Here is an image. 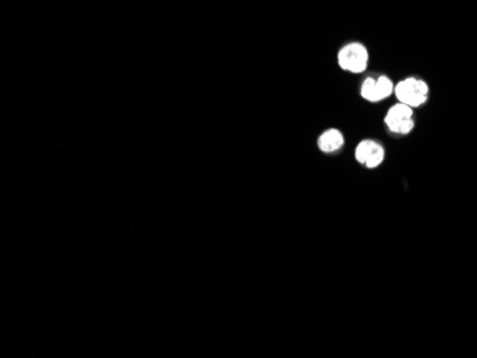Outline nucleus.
<instances>
[{
    "instance_id": "nucleus-2",
    "label": "nucleus",
    "mask_w": 477,
    "mask_h": 358,
    "mask_svg": "<svg viewBox=\"0 0 477 358\" xmlns=\"http://www.w3.org/2000/svg\"><path fill=\"white\" fill-rule=\"evenodd\" d=\"M338 64L353 73H360L367 66V50L360 43H352L338 53Z\"/></svg>"
},
{
    "instance_id": "nucleus-1",
    "label": "nucleus",
    "mask_w": 477,
    "mask_h": 358,
    "mask_svg": "<svg viewBox=\"0 0 477 358\" xmlns=\"http://www.w3.org/2000/svg\"><path fill=\"white\" fill-rule=\"evenodd\" d=\"M394 93L397 96V100L403 105H407L411 107H419L420 105H423L428 100V95H429V88L423 80L419 79H406L403 82H400L396 89Z\"/></svg>"
},
{
    "instance_id": "nucleus-5",
    "label": "nucleus",
    "mask_w": 477,
    "mask_h": 358,
    "mask_svg": "<svg viewBox=\"0 0 477 358\" xmlns=\"http://www.w3.org/2000/svg\"><path fill=\"white\" fill-rule=\"evenodd\" d=\"M342 146H343V136L338 130H334V129L327 130L319 138V148L326 153L334 152Z\"/></svg>"
},
{
    "instance_id": "nucleus-7",
    "label": "nucleus",
    "mask_w": 477,
    "mask_h": 358,
    "mask_svg": "<svg viewBox=\"0 0 477 358\" xmlns=\"http://www.w3.org/2000/svg\"><path fill=\"white\" fill-rule=\"evenodd\" d=\"M383 159H384L383 148L379 146V145H376V148L373 149L372 155L369 156V159H367V162H366L365 165H366L369 169H375V167H377V166L383 162Z\"/></svg>"
},
{
    "instance_id": "nucleus-4",
    "label": "nucleus",
    "mask_w": 477,
    "mask_h": 358,
    "mask_svg": "<svg viewBox=\"0 0 477 358\" xmlns=\"http://www.w3.org/2000/svg\"><path fill=\"white\" fill-rule=\"evenodd\" d=\"M393 92V83L387 78H369L362 86V96L369 102H380Z\"/></svg>"
},
{
    "instance_id": "nucleus-3",
    "label": "nucleus",
    "mask_w": 477,
    "mask_h": 358,
    "mask_svg": "<svg viewBox=\"0 0 477 358\" xmlns=\"http://www.w3.org/2000/svg\"><path fill=\"white\" fill-rule=\"evenodd\" d=\"M412 116H413V110L411 106L399 103L389 110L386 116V124L394 133L407 134L408 131H412L415 126Z\"/></svg>"
},
{
    "instance_id": "nucleus-6",
    "label": "nucleus",
    "mask_w": 477,
    "mask_h": 358,
    "mask_svg": "<svg viewBox=\"0 0 477 358\" xmlns=\"http://www.w3.org/2000/svg\"><path fill=\"white\" fill-rule=\"evenodd\" d=\"M376 145H377V143H375L372 140L362 141L360 145L358 146V149H356V159H358V162H360L362 165H365L367 162L369 156L372 155L373 149L376 148Z\"/></svg>"
}]
</instances>
